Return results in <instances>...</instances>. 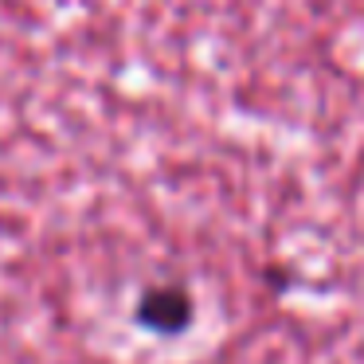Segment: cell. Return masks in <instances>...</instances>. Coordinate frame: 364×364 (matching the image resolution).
I'll return each mask as SVG.
<instances>
[{"label": "cell", "mask_w": 364, "mask_h": 364, "mask_svg": "<svg viewBox=\"0 0 364 364\" xmlns=\"http://www.w3.org/2000/svg\"><path fill=\"white\" fill-rule=\"evenodd\" d=\"M134 317L145 333L181 337V333H188L192 321H196V298L188 294V286H176V282L145 286L137 306H134Z\"/></svg>", "instance_id": "1"}]
</instances>
